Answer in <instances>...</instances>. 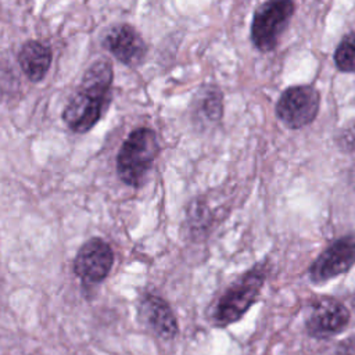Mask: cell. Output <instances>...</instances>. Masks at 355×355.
<instances>
[{
	"label": "cell",
	"mask_w": 355,
	"mask_h": 355,
	"mask_svg": "<svg viewBox=\"0 0 355 355\" xmlns=\"http://www.w3.org/2000/svg\"><path fill=\"white\" fill-rule=\"evenodd\" d=\"M112 79V65L107 58L93 62L86 69L62 112V121L72 132L85 133L98 122L110 98Z\"/></svg>",
	"instance_id": "6da1fadb"
},
{
	"label": "cell",
	"mask_w": 355,
	"mask_h": 355,
	"mask_svg": "<svg viewBox=\"0 0 355 355\" xmlns=\"http://www.w3.org/2000/svg\"><path fill=\"white\" fill-rule=\"evenodd\" d=\"M268 270V261L259 262L223 291L212 312L216 326H229L243 318V315L257 302L266 280Z\"/></svg>",
	"instance_id": "7a4b0ae2"
},
{
	"label": "cell",
	"mask_w": 355,
	"mask_h": 355,
	"mask_svg": "<svg viewBox=\"0 0 355 355\" xmlns=\"http://www.w3.org/2000/svg\"><path fill=\"white\" fill-rule=\"evenodd\" d=\"M159 154V143L150 128H137L126 137L116 155L119 179L132 187H139L154 159Z\"/></svg>",
	"instance_id": "3957f363"
},
{
	"label": "cell",
	"mask_w": 355,
	"mask_h": 355,
	"mask_svg": "<svg viewBox=\"0 0 355 355\" xmlns=\"http://www.w3.org/2000/svg\"><path fill=\"white\" fill-rule=\"evenodd\" d=\"M294 14L293 0H266L254 12L251 39L263 53L272 51Z\"/></svg>",
	"instance_id": "277c9868"
},
{
	"label": "cell",
	"mask_w": 355,
	"mask_h": 355,
	"mask_svg": "<svg viewBox=\"0 0 355 355\" xmlns=\"http://www.w3.org/2000/svg\"><path fill=\"white\" fill-rule=\"evenodd\" d=\"M319 104L320 96L313 86H293L280 96L276 104V115L287 128L300 129L316 118Z\"/></svg>",
	"instance_id": "5b68a950"
},
{
	"label": "cell",
	"mask_w": 355,
	"mask_h": 355,
	"mask_svg": "<svg viewBox=\"0 0 355 355\" xmlns=\"http://www.w3.org/2000/svg\"><path fill=\"white\" fill-rule=\"evenodd\" d=\"M355 263V234H347L333 241L309 266V279L324 283L351 269Z\"/></svg>",
	"instance_id": "8992f818"
},
{
	"label": "cell",
	"mask_w": 355,
	"mask_h": 355,
	"mask_svg": "<svg viewBox=\"0 0 355 355\" xmlns=\"http://www.w3.org/2000/svg\"><path fill=\"white\" fill-rule=\"evenodd\" d=\"M112 265L111 245L100 237H93L79 248L73 261V272L83 283L97 284L108 276Z\"/></svg>",
	"instance_id": "52a82bcc"
},
{
	"label": "cell",
	"mask_w": 355,
	"mask_h": 355,
	"mask_svg": "<svg viewBox=\"0 0 355 355\" xmlns=\"http://www.w3.org/2000/svg\"><path fill=\"white\" fill-rule=\"evenodd\" d=\"M349 322V311L334 298L315 301L305 320V329L315 338H327L341 333Z\"/></svg>",
	"instance_id": "ba28073f"
},
{
	"label": "cell",
	"mask_w": 355,
	"mask_h": 355,
	"mask_svg": "<svg viewBox=\"0 0 355 355\" xmlns=\"http://www.w3.org/2000/svg\"><path fill=\"white\" fill-rule=\"evenodd\" d=\"M103 46L122 64L137 65L147 53V46L140 33L128 24L110 28L103 39Z\"/></svg>",
	"instance_id": "9c48e42d"
},
{
	"label": "cell",
	"mask_w": 355,
	"mask_h": 355,
	"mask_svg": "<svg viewBox=\"0 0 355 355\" xmlns=\"http://www.w3.org/2000/svg\"><path fill=\"white\" fill-rule=\"evenodd\" d=\"M139 312L151 331L162 340H172L176 337L179 327L176 316L169 304L154 294H147L140 301Z\"/></svg>",
	"instance_id": "30bf717a"
},
{
	"label": "cell",
	"mask_w": 355,
	"mask_h": 355,
	"mask_svg": "<svg viewBox=\"0 0 355 355\" xmlns=\"http://www.w3.org/2000/svg\"><path fill=\"white\" fill-rule=\"evenodd\" d=\"M18 62L29 80L40 82L50 69L51 51L37 40H28L19 50Z\"/></svg>",
	"instance_id": "8fae6325"
},
{
	"label": "cell",
	"mask_w": 355,
	"mask_h": 355,
	"mask_svg": "<svg viewBox=\"0 0 355 355\" xmlns=\"http://www.w3.org/2000/svg\"><path fill=\"white\" fill-rule=\"evenodd\" d=\"M197 94V111L201 118L205 119V122H218L223 114V100L220 90L215 86H204Z\"/></svg>",
	"instance_id": "7c38bea8"
},
{
	"label": "cell",
	"mask_w": 355,
	"mask_h": 355,
	"mask_svg": "<svg viewBox=\"0 0 355 355\" xmlns=\"http://www.w3.org/2000/svg\"><path fill=\"white\" fill-rule=\"evenodd\" d=\"M334 62L343 72H355V32L341 39L334 53Z\"/></svg>",
	"instance_id": "4fadbf2b"
},
{
	"label": "cell",
	"mask_w": 355,
	"mask_h": 355,
	"mask_svg": "<svg viewBox=\"0 0 355 355\" xmlns=\"http://www.w3.org/2000/svg\"><path fill=\"white\" fill-rule=\"evenodd\" d=\"M189 220H190V226L193 232H201L204 230L208 223H209V212L208 208L205 207L204 202L201 201H194L191 204V208L189 211Z\"/></svg>",
	"instance_id": "5bb4252c"
},
{
	"label": "cell",
	"mask_w": 355,
	"mask_h": 355,
	"mask_svg": "<svg viewBox=\"0 0 355 355\" xmlns=\"http://www.w3.org/2000/svg\"><path fill=\"white\" fill-rule=\"evenodd\" d=\"M338 143L344 151H352L355 148V126L344 129L338 137Z\"/></svg>",
	"instance_id": "9a60e30c"
},
{
	"label": "cell",
	"mask_w": 355,
	"mask_h": 355,
	"mask_svg": "<svg viewBox=\"0 0 355 355\" xmlns=\"http://www.w3.org/2000/svg\"><path fill=\"white\" fill-rule=\"evenodd\" d=\"M334 355H355V338H347L338 343Z\"/></svg>",
	"instance_id": "2e32d148"
},
{
	"label": "cell",
	"mask_w": 355,
	"mask_h": 355,
	"mask_svg": "<svg viewBox=\"0 0 355 355\" xmlns=\"http://www.w3.org/2000/svg\"><path fill=\"white\" fill-rule=\"evenodd\" d=\"M354 305H355V298H354Z\"/></svg>",
	"instance_id": "e0dca14e"
}]
</instances>
